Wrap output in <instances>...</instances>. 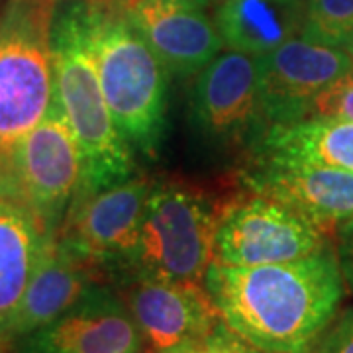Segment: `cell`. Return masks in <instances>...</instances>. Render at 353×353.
<instances>
[{
    "label": "cell",
    "mask_w": 353,
    "mask_h": 353,
    "mask_svg": "<svg viewBox=\"0 0 353 353\" xmlns=\"http://www.w3.org/2000/svg\"><path fill=\"white\" fill-rule=\"evenodd\" d=\"M36 353H143V338L122 294L99 281L51 326L18 343Z\"/></svg>",
    "instance_id": "obj_13"
},
{
    "label": "cell",
    "mask_w": 353,
    "mask_h": 353,
    "mask_svg": "<svg viewBox=\"0 0 353 353\" xmlns=\"http://www.w3.org/2000/svg\"><path fill=\"white\" fill-rule=\"evenodd\" d=\"M312 353H353V308L343 310L330 322Z\"/></svg>",
    "instance_id": "obj_21"
},
{
    "label": "cell",
    "mask_w": 353,
    "mask_h": 353,
    "mask_svg": "<svg viewBox=\"0 0 353 353\" xmlns=\"http://www.w3.org/2000/svg\"><path fill=\"white\" fill-rule=\"evenodd\" d=\"M87 41L118 132L155 157L167 128V69L116 6L87 0Z\"/></svg>",
    "instance_id": "obj_3"
},
{
    "label": "cell",
    "mask_w": 353,
    "mask_h": 353,
    "mask_svg": "<svg viewBox=\"0 0 353 353\" xmlns=\"http://www.w3.org/2000/svg\"><path fill=\"white\" fill-rule=\"evenodd\" d=\"M192 124L208 139L236 145L267 132L259 102V57L230 50L202 69L190 97Z\"/></svg>",
    "instance_id": "obj_10"
},
{
    "label": "cell",
    "mask_w": 353,
    "mask_h": 353,
    "mask_svg": "<svg viewBox=\"0 0 353 353\" xmlns=\"http://www.w3.org/2000/svg\"><path fill=\"white\" fill-rule=\"evenodd\" d=\"M308 118L353 122V69L316 94L304 120Z\"/></svg>",
    "instance_id": "obj_20"
},
{
    "label": "cell",
    "mask_w": 353,
    "mask_h": 353,
    "mask_svg": "<svg viewBox=\"0 0 353 353\" xmlns=\"http://www.w3.org/2000/svg\"><path fill=\"white\" fill-rule=\"evenodd\" d=\"M51 0H14L0 16V157L46 118L53 102Z\"/></svg>",
    "instance_id": "obj_5"
},
{
    "label": "cell",
    "mask_w": 353,
    "mask_h": 353,
    "mask_svg": "<svg viewBox=\"0 0 353 353\" xmlns=\"http://www.w3.org/2000/svg\"><path fill=\"white\" fill-rule=\"evenodd\" d=\"M53 97L75 134L83 181L90 194L134 176V150L114 124L87 41V0L55 10L51 22Z\"/></svg>",
    "instance_id": "obj_2"
},
{
    "label": "cell",
    "mask_w": 353,
    "mask_h": 353,
    "mask_svg": "<svg viewBox=\"0 0 353 353\" xmlns=\"http://www.w3.org/2000/svg\"><path fill=\"white\" fill-rule=\"evenodd\" d=\"M332 238L343 283L353 292V216L334 230Z\"/></svg>",
    "instance_id": "obj_22"
},
{
    "label": "cell",
    "mask_w": 353,
    "mask_h": 353,
    "mask_svg": "<svg viewBox=\"0 0 353 353\" xmlns=\"http://www.w3.org/2000/svg\"><path fill=\"white\" fill-rule=\"evenodd\" d=\"M116 6L167 73L199 75L222 50L216 24L189 0H118Z\"/></svg>",
    "instance_id": "obj_12"
},
{
    "label": "cell",
    "mask_w": 353,
    "mask_h": 353,
    "mask_svg": "<svg viewBox=\"0 0 353 353\" xmlns=\"http://www.w3.org/2000/svg\"><path fill=\"white\" fill-rule=\"evenodd\" d=\"M243 183L253 194L283 202L330 238L353 216V173L259 157Z\"/></svg>",
    "instance_id": "obj_14"
},
{
    "label": "cell",
    "mask_w": 353,
    "mask_h": 353,
    "mask_svg": "<svg viewBox=\"0 0 353 353\" xmlns=\"http://www.w3.org/2000/svg\"><path fill=\"white\" fill-rule=\"evenodd\" d=\"M265 159L332 167L353 173V122L308 118L271 126L261 139Z\"/></svg>",
    "instance_id": "obj_18"
},
{
    "label": "cell",
    "mask_w": 353,
    "mask_h": 353,
    "mask_svg": "<svg viewBox=\"0 0 353 353\" xmlns=\"http://www.w3.org/2000/svg\"><path fill=\"white\" fill-rule=\"evenodd\" d=\"M204 287L232 334L265 353H312L338 316L343 277L334 243L287 263L212 261Z\"/></svg>",
    "instance_id": "obj_1"
},
{
    "label": "cell",
    "mask_w": 353,
    "mask_h": 353,
    "mask_svg": "<svg viewBox=\"0 0 353 353\" xmlns=\"http://www.w3.org/2000/svg\"><path fill=\"white\" fill-rule=\"evenodd\" d=\"M94 283V269L77 259L59 243L57 234H53L8 324L2 350L51 326L69 312Z\"/></svg>",
    "instance_id": "obj_15"
},
{
    "label": "cell",
    "mask_w": 353,
    "mask_h": 353,
    "mask_svg": "<svg viewBox=\"0 0 353 353\" xmlns=\"http://www.w3.org/2000/svg\"><path fill=\"white\" fill-rule=\"evenodd\" d=\"M352 69L345 50L320 46L301 36L261 55L259 102L267 130L304 120L316 94Z\"/></svg>",
    "instance_id": "obj_11"
},
{
    "label": "cell",
    "mask_w": 353,
    "mask_h": 353,
    "mask_svg": "<svg viewBox=\"0 0 353 353\" xmlns=\"http://www.w3.org/2000/svg\"><path fill=\"white\" fill-rule=\"evenodd\" d=\"M189 2H192L194 6H199V8H204V6H208V4H212V2H216V0H189ZM220 2V0H218Z\"/></svg>",
    "instance_id": "obj_25"
},
{
    "label": "cell",
    "mask_w": 353,
    "mask_h": 353,
    "mask_svg": "<svg viewBox=\"0 0 353 353\" xmlns=\"http://www.w3.org/2000/svg\"><path fill=\"white\" fill-rule=\"evenodd\" d=\"M201 353H253L252 345L245 343L241 338H234L232 330L222 322L216 334L206 343V347Z\"/></svg>",
    "instance_id": "obj_23"
},
{
    "label": "cell",
    "mask_w": 353,
    "mask_h": 353,
    "mask_svg": "<svg viewBox=\"0 0 353 353\" xmlns=\"http://www.w3.org/2000/svg\"><path fill=\"white\" fill-rule=\"evenodd\" d=\"M332 243L328 234L283 202L253 194L230 204L220 218L214 261L234 267L287 263Z\"/></svg>",
    "instance_id": "obj_8"
},
{
    "label": "cell",
    "mask_w": 353,
    "mask_h": 353,
    "mask_svg": "<svg viewBox=\"0 0 353 353\" xmlns=\"http://www.w3.org/2000/svg\"><path fill=\"white\" fill-rule=\"evenodd\" d=\"M53 234L24 208L0 202V350L8 324Z\"/></svg>",
    "instance_id": "obj_17"
},
{
    "label": "cell",
    "mask_w": 353,
    "mask_h": 353,
    "mask_svg": "<svg viewBox=\"0 0 353 353\" xmlns=\"http://www.w3.org/2000/svg\"><path fill=\"white\" fill-rule=\"evenodd\" d=\"M152 187V179L134 175L97 192L77 194L57 240L94 271L116 277L136 248Z\"/></svg>",
    "instance_id": "obj_7"
},
{
    "label": "cell",
    "mask_w": 353,
    "mask_h": 353,
    "mask_svg": "<svg viewBox=\"0 0 353 353\" xmlns=\"http://www.w3.org/2000/svg\"><path fill=\"white\" fill-rule=\"evenodd\" d=\"M353 34V0H306L301 38L345 48Z\"/></svg>",
    "instance_id": "obj_19"
},
{
    "label": "cell",
    "mask_w": 353,
    "mask_h": 353,
    "mask_svg": "<svg viewBox=\"0 0 353 353\" xmlns=\"http://www.w3.org/2000/svg\"><path fill=\"white\" fill-rule=\"evenodd\" d=\"M81 181V150L53 97L46 118L0 157V202L24 208L48 232H55Z\"/></svg>",
    "instance_id": "obj_6"
},
{
    "label": "cell",
    "mask_w": 353,
    "mask_h": 353,
    "mask_svg": "<svg viewBox=\"0 0 353 353\" xmlns=\"http://www.w3.org/2000/svg\"><path fill=\"white\" fill-rule=\"evenodd\" d=\"M120 289L148 353H201L222 324L202 285L130 277Z\"/></svg>",
    "instance_id": "obj_9"
},
{
    "label": "cell",
    "mask_w": 353,
    "mask_h": 353,
    "mask_svg": "<svg viewBox=\"0 0 353 353\" xmlns=\"http://www.w3.org/2000/svg\"><path fill=\"white\" fill-rule=\"evenodd\" d=\"M0 353H36V352H30V350H24V347H16V352H14L12 347H10V350H2Z\"/></svg>",
    "instance_id": "obj_26"
},
{
    "label": "cell",
    "mask_w": 353,
    "mask_h": 353,
    "mask_svg": "<svg viewBox=\"0 0 353 353\" xmlns=\"http://www.w3.org/2000/svg\"><path fill=\"white\" fill-rule=\"evenodd\" d=\"M306 0H220L216 28L228 50L255 57L301 36Z\"/></svg>",
    "instance_id": "obj_16"
},
{
    "label": "cell",
    "mask_w": 353,
    "mask_h": 353,
    "mask_svg": "<svg viewBox=\"0 0 353 353\" xmlns=\"http://www.w3.org/2000/svg\"><path fill=\"white\" fill-rule=\"evenodd\" d=\"M224 208L190 185L153 181L134 252L116 279H161L202 285L214 261Z\"/></svg>",
    "instance_id": "obj_4"
},
{
    "label": "cell",
    "mask_w": 353,
    "mask_h": 353,
    "mask_svg": "<svg viewBox=\"0 0 353 353\" xmlns=\"http://www.w3.org/2000/svg\"><path fill=\"white\" fill-rule=\"evenodd\" d=\"M343 50H345V53L350 55V61H352V67H353V34H352V38H350V41L345 43V48H343Z\"/></svg>",
    "instance_id": "obj_24"
}]
</instances>
